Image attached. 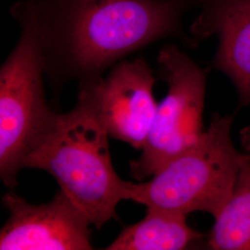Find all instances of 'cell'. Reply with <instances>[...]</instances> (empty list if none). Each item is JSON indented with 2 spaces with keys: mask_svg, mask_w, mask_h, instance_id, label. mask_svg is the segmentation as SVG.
Masks as SVG:
<instances>
[{
  "mask_svg": "<svg viewBox=\"0 0 250 250\" xmlns=\"http://www.w3.org/2000/svg\"><path fill=\"white\" fill-rule=\"evenodd\" d=\"M186 0H21L55 82L102 76L129 54L182 32Z\"/></svg>",
  "mask_w": 250,
  "mask_h": 250,
  "instance_id": "6da1fadb",
  "label": "cell"
},
{
  "mask_svg": "<svg viewBox=\"0 0 250 250\" xmlns=\"http://www.w3.org/2000/svg\"><path fill=\"white\" fill-rule=\"evenodd\" d=\"M108 136L92 102L80 91L77 104L59 113L45 140L24 162V168L51 174L99 230L116 218L117 206L127 200L129 184L112 166Z\"/></svg>",
  "mask_w": 250,
  "mask_h": 250,
  "instance_id": "7a4b0ae2",
  "label": "cell"
},
{
  "mask_svg": "<svg viewBox=\"0 0 250 250\" xmlns=\"http://www.w3.org/2000/svg\"><path fill=\"white\" fill-rule=\"evenodd\" d=\"M233 115L214 113L197 143L152 175L150 181L129 182L127 200L146 208L187 215L203 211L214 218L232 195L238 172L250 153L232 141Z\"/></svg>",
  "mask_w": 250,
  "mask_h": 250,
  "instance_id": "3957f363",
  "label": "cell"
},
{
  "mask_svg": "<svg viewBox=\"0 0 250 250\" xmlns=\"http://www.w3.org/2000/svg\"><path fill=\"white\" fill-rule=\"evenodd\" d=\"M21 26L18 43L0 68V176L17 186L27 158L45 140L59 113L48 107L44 88L45 52L34 21L11 8Z\"/></svg>",
  "mask_w": 250,
  "mask_h": 250,
  "instance_id": "277c9868",
  "label": "cell"
},
{
  "mask_svg": "<svg viewBox=\"0 0 250 250\" xmlns=\"http://www.w3.org/2000/svg\"><path fill=\"white\" fill-rule=\"evenodd\" d=\"M161 78L168 84L142 154L130 162L134 179L151 177L170 160L197 143L203 134L208 71L176 45H165L158 57Z\"/></svg>",
  "mask_w": 250,
  "mask_h": 250,
  "instance_id": "5b68a950",
  "label": "cell"
},
{
  "mask_svg": "<svg viewBox=\"0 0 250 250\" xmlns=\"http://www.w3.org/2000/svg\"><path fill=\"white\" fill-rule=\"evenodd\" d=\"M153 71L143 59L120 62L106 77L80 83V91L96 108L112 138L142 149L150 132L158 104Z\"/></svg>",
  "mask_w": 250,
  "mask_h": 250,
  "instance_id": "8992f818",
  "label": "cell"
},
{
  "mask_svg": "<svg viewBox=\"0 0 250 250\" xmlns=\"http://www.w3.org/2000/svg\"><path fill=\"white\" fill-rule=\"evenodd\" d=\"M9 218L0 232L1 250H88L89 219L62 190L34 205L14 193L4 195Z\"/></svg>",
  "mask_w": 250,
  "mask_h": 250,
  "instance_id": "52a82bcc",
  "label": "cell"
},
{
  "mask_svg": "<svg viewBox=\"0 0 250 250\" xmlns=\"http://www.w3.org/2000/svg\"><path fill=\"white\" fill-rule=\"evenodd\" d=\"M201 12L190 27L197 43L217 36L212 65L235 86L239 107H250V0H203Z\"/></svg>",
  "mask_w": 250,
  "mask_h": 250,
  "instance_id": "ba28073f",
  "label": "cell"
},
{
  "mask_svg": "<svg viewBox=\"0 0 250 250\" xmlns=\"http://www.w3.org/2000/svg\"><path fill=\"white\" fill-rule=\"evenodd\" d=\"M203 236L188 225L187 215L146 208L143 219L124 228L106 250H186Z\"/></svg>",
  "mask_w": 250,
  "mask_h": 250,
  "instance_id": "9c48e42d",
  "label": "cell"
},
{
  "mask_svg": "<svg viewBox=\"0 0 250 250\" xmlns=\"http://www.w3.org/2000/svg\"><path fill=\"white\" fill-rule=\"evenodd\" d=\"M208 236L214 250H250V158L244 161L232 195Z\"/></svg>",
  "mask_w": 250,
  "mask_h": 250,
  "instance_id": "30bf717a",
  "label": "cell"
},
{
  "mask_svg": "<svg viewBox=\"0 0 250 250\" xmlns=\"http://www.w3.org/2000/svg\"><path fill=\"white\" fill-rule=\"evenodd\" d=\"M240 142L244 150L250 153V124L240 131Z\"/></svg>",
  "mask_w": 250,
  "mask_h": 250,
  "instance_id": "8fae6325",
  "label": "cell"
},
{
  "mask_svg": "<svg viewBox=\"0 0 250 250\" xmlns=\"http://www.w3.org/2000/svg\"><path fill=\"white\" fill-rule=\"evenodd\" d=\"M201 1H203V0H201Z\"/></svg>",
  "mask_w": 250,
  "mask_h": 250,
  "instance_id": "7c38bea8",
  "label": "cell"
}]
</instances>
